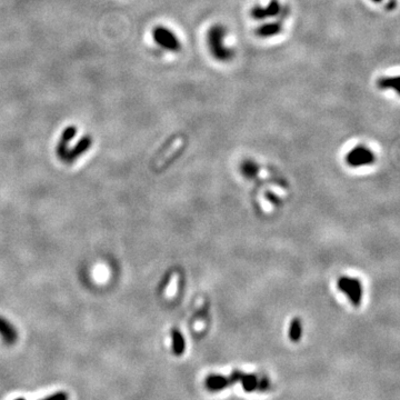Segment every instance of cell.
<instances>
[{
  "label": "cell",
  "instance_id": "obj_9",
  "mask_svg": "<svg viewBox=\"0 0 400 400\" xmlns=\"http://www.w3.org/2000/svg\"><path fill=\"white\" fill-rule=\"evenodd\" d=\"M283 31V24L280 22L263 24L256 29V35L259 38H272Z\"/></svg>",
  "mask_w": 400,
  "mask_h": 400
},
{
  "label": "cell",
  "instance_id": "obj_7",
  "mask_svg": "<svg viewBox=\"0 0 400 400\" xmlns=\"http://www.w3.org/2000/svg\"><path fill=\"white\" fill-rule=\"evenodd\" d=\"M0 338L6 345H14L18 340V331L16 327L5 317L0 316Z\"/></svg>",
  "mask_w": 400,
  "mask_h": 400
},
{
  "label": "cell",
  "instance_id": "obj_8",
  "mask_svg": "<svg viewBox=\"0 0 400 400\" xmlns=\"http://www.w3.org/2000/svg\"><path fill=\"white\" fill-rule=\"evenodd\" d=\"M77 135V128L75 126H68L64 129V131L61 132V136L59 139V143L57 145L56 153L58 156L59 159H64L65 156L68 152V144L71 142L72 139L76 137Z\"/></svg>",
  "mask_w": 400,
  "mask_h": 400
},
{
  "label": "cell",
  "instance_id": "obj_14",
  "mask_svg": "<svg viewBox=\"0 0 400 400\" xmlns=\"http://www.w3.org/2000/svg\"><path fill=\"white\" fill-rule=\"evenodd\" d=\"M258 381L259 380H258V378L256 376H254V375H246V373H242L241 379H240V382L242 383V387L247 392L253 391L254 389H257Z\"/></svg>",
  "mask_w": 400,
  "mask_h": 400
},
{
  "label": "cell",
  "instance_id": "obj_16",
  "mask_svg": "<svg viewBox=\"0 0 400 400\" xmlns=\"http://www.w3.org/2000/svg\"><path fill=\"white\" fill-rule=\"evenodd\" d=\"M269 388V380L267 378H262L261 380L258 381V387L257 389H260V390H266Z\"/></svg>",
  "mask_w": 400,
  "mask_h": 400
},
{
  "label": "cell",
  "instance_id": "obj_5",
  "mask_svg": "<svg viewBox=\"0 0 400 400\" xmlns=\"http://www.w3.org/2000/svg\"><path fill=\"white\" fill-rule=\"evenodd\" d=\"M92 146V138L90 136H84L71 149H68L62 162L66 164H72L84 155L88 149Z\"/></svg>",
  "mask_w": 400,
  "mask_h": 400
},
{
  "label": "cell",
  "instance_id": "obj_10",
  "mask_svg": "<svg viewBox=\"0 0 400 400\" xmlns=\"http://www.w3.org/2000/svg\"><path fill=\"white\" fill-rule=\"evenodd\" d=\"M233 381L231 380L230 377H225V376H218V375H212L207 378L206 385L208 389H210L211 391H217L220 390L228 387L229 385H232Z\"/></svg>",
  "mask_w": 400,
  "mask_h": 400
},
{
  "label": "cell",
  "instance_id": "obj_2",
  "mask_svg": "<svg viewBox=\"0 0 400 400\" xmlns=\"http://www.w3.org/2000/svg\"><path fill=\"white\" fill-rule=\"evenodd\" d=\"M337 287L341 293H344L348 298H349L350 303L355 307H358L361 304L362 299V284L358 278H351V277H340L337 282Z\"/></svg>",
  "mask_w": 400,
  "mask_h": 400
},
{
  "label": "cell",
  "instance_id": "obj_4",
  "mask_svg": "<svg viewBox=\"0 0 400 400\" xmlns=\"http://www.w3.org/2000/svg\"><path fill=\"white\" fill-rule=\"evenodd\" d=\"M376 156L372 150L365 146H357L352 148L346 156V163L351 167H360L375 163Z\"/></svg>",
  "mask_w": 400,
  "mask_h": 400
},
{
  "label": "cell",
  "instance_id": "obj_1",
  "mask_svg": "<svg viewBox=\"0 0 400 400\" xmlns=\"http://www.w3.org/2000/svg\"><path fill=\"white\" fill-rule=\"evenodd\" d=\"M227 36V29L225 26L220 24H216L211 26L207 34V43L208 48L210 50L211 56L218 61L227 62L233 59L235 57V51L233 49L227 47L225 44V39Z\"/></svg>",
  "mask_w": 400,
  "mask_h": 400
},
{
  "label": "cell",
  "instance_id": "obj_17",
  "mask_svg": "<svg viewBox=\"0 0 400 400\" xmlns=\"http://www.w3.org/2000/svg\"><path fill=\"white\" fill-rule=\"evenodd\" d=\"M372 3H376V4H380V3H382L383 0H371Z\"/></svg>",
  "mask_w": 400,
  "mask_h": 400
},
{
  "label": "cell",
  "instance_id": "obj_18",
  "mask_svg": "<svg viewBox=\"0 0 400 400\" xmlns=\"http://www.w3.org/2000/svg\"><path fill=\"white\" fill-rule=\"evenodd\" d=\"M15 400H26L25 398H16Z\"/></svg>",
  "mask_w": 400,
  "mask_h": 400
},
{
  "label": "cell",
  "instance_id": "obj_12",
  "mask_svg": "<svg viewBox=\"0 0 400 400\" xmlns=\"http://www.w3.org/2000/svg\"><path fill=\"white\" fill-rule=\"evenodd\" d=\"M377 87L380 90H394L399 92V77H380L377 81Z\"/></svg>",
  "mask_w": 400,
  "mask_h": 400
},
{
  "label": "cell",
  "instance_id": "obj_3",
  "mask_svg": "<svg viewBox=\"0 0 400 400\" xmlns=\"http://www.w3.org/2000/svg\"><path fill=\"white\" fill-rule=\"evenodd\" d=\"M153 38L158 46L164 49L177 53L181 49V43L174 31L166 28L165 26H157L153 30Z\"/></svg>",
  "mask_w": 400,
  "mask_h": 400
},
{
  "label": "cell",
  "instance_id": "obj_15",
  "mask_svg": "<svg viewBox=\"0 0 400 400\" xmlns=\"http://www.w3.org/2000/svg\"><path fill=\"white\" fill-rule=\"evenodd\" d=\"M40 400H69V396H68V393L65 391H58V392L51 393V394H49V396H47Z\"/></svg>",
  "mask_w": 400,
  "mask_h": 400
},
{
  "label": "cell",
  "instance_id": "obj_6",
  "mask_svg": "<svg viewBox=\"0 0 400 400\" xmlns=\"http://www.w3.org/2000/svg\"><path fill=\"white\" fill-rule=\"evenodd\" d=\"M282 9L283 8H282V6H280L278 0H272L270 4L266 7L254 6L251 9L250 15L253 19L262 20V19L276 17V16H278L280 13H282Z\"/></svg>",
  "mask_w": 400,
  "mask_h": 400
},
{
  "label": "cell",
  "instance_id": "obj_11",
  "mask_svg": "<svg viewBox=\"0 0 400 400\" xmlns=\"http://www.w3.org/2000/svg\"><path fill=\"white\" fill-rule=\"evenodd\" d=\"M171 341H173V351L176 356H181L186 349V341L184 335L177 328L171 330Z\"/></svg>",
  "mask_w": 400,
  "mask_h": 400
},
{
  "label": "cell",
  "instance_id": "obj_13",
  "mask_svg": "<svg viewBox=\"0 0 400 400\" xmlns=\"http://www.w3.org/2000/svg\"><path fill=\"white\" fill-rule=\"evenodd\" d=\"M301 334H303V326L299 318H294L290 323L289 327V339L293 342H297L300 340Z\"/></svg>",
  "mask_w": 400,
  "mask_h": 400
}]
</instances>
